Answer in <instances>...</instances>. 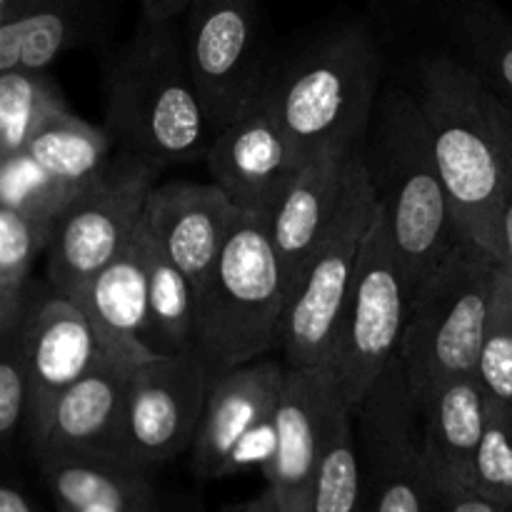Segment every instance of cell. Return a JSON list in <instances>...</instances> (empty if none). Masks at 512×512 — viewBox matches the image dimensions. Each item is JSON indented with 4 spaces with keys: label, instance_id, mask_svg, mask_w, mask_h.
Returning a JSON list of instances; mask_svg holds the SVG:
<instances>
[{
    "label": "cell",
    "instance_id": "cell-1",
    "mask_svg": "<svg viewBox=\"0 0 512 512\" xmlns=\"http://www.w3.org/2000/svg\"><path fill=\"white\" fill-rule=\"evenodd\" d=\"M410 90L428 120L458 233L500 260V220L512 195V113L450 50L420 55Z\"/></svg>",
    "mask_w": 512,
    "mask_h": 512
},
{
    "label": "cell",
    "instance_id": "cell-36",
    "mask_svg": "<svg viewBox=\"0 0 512 512\" xmlns=\"http://www.w3.org/2000/svg\"><path fill=\"white\" fill-rule=\"evenodd\" d=\"M500 263L512 278V195L505 200L503 220H500Z\"/></svg>",
    "mask_w": 512,
    "mask_h": 512
},
{
    "label": "cell",
    "instance_id": "cell-7",
    "mask_svg": "<svg viewBox=\"0 0 512 512\" xmlns=\"http://www.w3.org/2000/svg\"><path fill=\"white\" fill-rule=\"evenodd\" d=\"M158 178L150 165L113 155L108 173L60 210L45 250V273L55 293L78 298L128 248L143 225L145 203Z\"/></svg>",
    "mask_w": 512,
    "mask_h": 512
},
{
    "label": "cell",
    "instance_id": "cell-9",
    "mask_svg": "<svg viewBox=\"0 0 512 512\" xmlns=\"http://www.w3.org/2000/svg\"><path fill=\"white\" fill-rule=\"evenodd\" d=\"M375 210L378 195L360 158L343 213L288 298L278 340L288 368L328 365Z\"/></svg>",
    "mask_w": 512,
    "mask_h": 512
},
{
    "label": "cell",
    "instance_id": "cell-3",
    "mask_svg": "<svg viewBox=\"0 0 512 512\" xmlns=\"http://www.w3.org/2000/svg\"><path fill=\"white\" fill-rule=\"evenodd\" d=\"M360 158L390 220L405 293L413 300L460 235L433 135L413 90L383 88Z\"/></svg>",
    "mask_w": 512,
    "mask_h": 512
},
{
    "label": "cell",
    "instance_id": "cell-11",
    "mask_svg": "<svg viewBox=\"0 0 512 512\" xmlns=\"http://www.w3.org/2000/svg\"><path fill=\"white\" fill-rule=\"evenodd\" d=\"M355 415L368 512H433L435 483L405 370L395 355Z\"/></svg>",
    "mask_w": 512,
    "mask_h": 512
},
{
    "label": "cell",
    "instance_id": "cell-32",
    "mask_svg": "<svg viewBox=\"0 0 512 512\" xmlns=\"http://www.w3.org/2000/svg\"><path fill=\"white\" fill-rule=\"evenodd\" d=\"M30 385L28 370H25L23 345L20 335L10 333L0 338V443L10 450L18 430L28 423Z\"/></svg>",
    "mask_w": 512,
    "mask_h": 512
},
{
    "label": "cell",
    "instance_id": "cell-38",
    "mask_svg": "<svg viewBox=\"0 0 512 512\" xmlns=\"http://www.w3.org/2000/svg\"><path fill=\"white\" fill-rule=\"evenodd\" d=\"M508 512H512V508H510V510H508Z\"/></svg>",
    "mask_w": 512,
    "mask_h": 512
},
{
    "label": "cell",
    "instance_id": "cell-33",
    "mask_svg": "<svg viewBox=\"0 0 512 512\" xmlns=\"http://www.w3.org/2000/svg\"><path fill=\"white\" fill-rule=\"evenodd\" d=\"M500 503L490 500L473 485L453 483L438 485L435 483V503L433 512H508Z\"/></svg>",
    "mask_w": 512,
    "mask_h": 512
},
{
    "label": "cell",
    "instance_id": "cell-22",
    "mask_svg": "<svg viewBox=\"0 0 512 512\" xmlns=\"http://www.w3.org/2000/svg\"><path fill=\"white\" fill-rule=\"evenodd\" d=\"M490 398L478 373L445 383L420 413L423 453L433 483L470 485L473 460L488 423Z\"/></svg>",
    "mask_w": 512,
    "mask_h": 512
},
{
    "label": "cell",
    "instance_id": "cell-16",
    "mask_svg": "<svg viewBox=\"0 0 512 512\" xmlns=\"http://www.w3.org/2000/svg\"><path fill=\"white\" fill-rule=\"evenodd\" d=\"M238 213L213 180H170L150 190L143 225L198 293L208 283Z\"/></svg>",
    "mask_w": 512,
    "mask_h": 512
},
{
    "label": "cell",
    "instance_id": "cell-4",
    "mask_svg": "<svg viewBox=\"0 0 512 512\" xmlns=\"http://www.w3.org/2000/svg\"><path fill=\"white\" fill-rule=\"evenodd\" d=\"M383 55L365 23H343L270 68L263 103L305 160L353 155L378 105Z\"/></svg>",
    "mask_w": 512,
    "mask_h": 512
},
{
    "label": "cell",
    "instance_id": "cell-18",
    "mask_svg": "<svg viewBox=\"0 0 512 512\" xmlns=\"http://www.w3.org/2000/svg\"><path fill=\"white\" fill-rule=\"evenodd\" d=\"M288 365L258 358L210 378L205 413L190 448L193 468L200 478L215 480L228 475V460L240 440L273 413L283 393Z\"/></svg>",
    "mask_w": 512,
    "mask_h": 512
},
{
    "label": "cell",
    "instance_id": "cell-25",
    "mask_svg": "<svg viewBox=\"0 0 512 512\" xmlns=\"http://www.w3.org/2000/svg\"><path fill=\"white\" fill-rule=\"evenodd\" d=\"M113 140L108 130L88 123L73 110L45 125L23 155H28L50 180L80 193L103 178L113 163Z\"/></svg>",
    "mask_w": 512,
    "mask_h": 512
},
{
    "label": "cell",
    "instance_id": "cell-35",
    "mask_svg": "<svg viewBox=\"0 0 512 512\" xmlns=\"http://www.w3.org/2000/svg\"><path fill=\"white\" fill-rule=\"evenodd\" d=\"M0 512H35V508L18 483H3V488H0Z\"/></svg>",
    "mask_w": 512,
    "mask_h": 512
},
{
    "label": "cell",
    "instance_id": "cell-31",
    "mask_svg": "<svg viewBox=\"0 0 512 512\" xmlns=\"http://www.w3.org/2000/svg\"><path fill=\"white\" fill-rule=\"evenodd\" d=\"M470 485L503 508H512V405L490 400Z\"/></svg>",
    "mask_w": 512,
    "mask_h": 512
},
{
    "label": "cell",
    "instance_id": "cell-30",
    "mask_svg": "<svg viewBox=\"0 0 512 512\" xmlns=\"http://www.w3.org/2000/svg\"><path fill=\"white\" fill-rule=\"evenodd\" d=\"M478 378L490 400L512 405V278L500 263L490 295Z\"/></svg>",
    "mask_w": 512,
    "mask_h": 512
},
{
    "label": "cell",
    "instance_id": "cell-37",
    "mask_svg": "<svg viewBox=\"0 0 512 512\" xmlns=\"http://www.w3.org/2000/svg\"><path fill=\"white\" fill-rule=\"evenodd\" d=\"M0 3H5V0H0Z\"/></svg>",
    "mask_w": 512,
    "mask_h": 512
},
{
    "label": "cell",
    "instance_id": "cell-14",
    "mask_svg": "<svg viewBox=\"0 0 512 512\" xmlns=\"http://www.w3.org/2000/svg\"><path fill=\"white\" fill-rule=\"evenodd\" d=\"M350 408L328 365L288 368L275 403V453L263 468L265 498L275 512H310L315 473L325 438L338 413Z\"/></svg>",
    "mask_w": 512,
    "mask_h": 512
},
{
    "label": "cell",
    "instance_id": "cell-15",
    "mask_svg": "<svg viewBox=\"0 0 512 512\" xmlns=\"http://www.w3.org/2000/svg\"><path fill=\"white\" fill-rule=\"evenodd\" d=\"M305 163L308 160L298 153L263 100L218 130L205 155L210 180L230 203L248 218L265 223H270Z\"/></svg>",
    "mask_w": 512,
    "mask_h": 512
},
{
    "label": "cell",
    "instance_id": "cell-29",
    "mask_svg": "<svg viewBox=\"0 0 512 512\" xmlns=\"http://www.w3.org/2000/svg\"><path fill=\"white\" fill-rule=\"evenodd\" d=\"M310 512H368L353 408L340 410L330 425L315 473Z\"/></svg>",
    "mask_w": 512,
    "mask_h": 512
},
{
    "label": "cell",
    "instance_id": "cell-24",
    "mask_svg": "<svg viewBox=\"0 0 512 512\" xmlns=\"http://www.w3.org/2000/svg\"><path fill=\"white\" fill-rule=\"evenodd\" d=\"M450 53L512 113V18L495 0H445Z\"/></svg>",
    "mask_w": 512,
    "mask_h": 512
},
{
    "label": "cell",
    "instance_id": "cell-28",
    "mask_svg": "<svg viewBox=\"0 0 512 512\" xmlns=\"http://www.w3.org/2000/svg\"><path fill=\"white\" fill-rule=\"evenodd\" d=\"M53 223L0 203V338L23 320L30 298V273L48 250Z\"/></svg>",
    "mask_w": 512,
    "mask_h": 512
},
{
    "label": "cell",
    "instance_id": "cell-12",
    "mask_svg": "<svg viewBox=\"0 0 512 512\" xmlns=\"http://www.w3.org/2000/svg\"><path fill=\"white\" fill-rule=\"evenodd\" d=\"M210 373L195 350L155 355L130 368L118 460L150 473L193 448Z\"/></svg>",
    "mask_w": 512,
    "mask_h": 512
},
{
    "label": "cell",
    "instance_id": "cell-23",
    "mask_svg": "<svg viewBox=\"0 0 512 512\" xmlns=\"http://www.w3.org/2000/svg\"><path fill=\"white\" fill-rule=\"evenodd\" d=\"M55 512H160L150 473L98 455L40 460Z\"/></svg>",
    "mask_w": 512,
    "mask_h": 512
},
{
    "label": "cell",
    "instance_id": "cell-8",
    "mask_svg": "<svg viewBox=\"0 0 512 512\" xmlns=\"http://www.w3.org/2000/svg\"><path fill=\"white\" fill-rule=\"evenodd\" d=\"M408 308L410 300L405 293L398 248L388 215L378 200L328 360L345 403L353 410L373 388L385 365L398 355Z\"/></svg>",
    "mask_w": 512,
    "mask_h": 512
},
{
    "label": "cell",
    "instance_id": "cell-19",
    "mask_svg": "<svg viewBox=\"0 0 512 512\" xmlns=\"http://www.w3.org/2000/svg\"><path fill=\"white\" fill-rule=\"evenodd\" d=\"M148 230L140 225L128 248L73 298L88 315L108 358L133 365L155 358L148 345Z\"/></svg>",
    "mask_w": 512,
    "mask_h": 512
},
{
    "label": "cell",
    "instance_id": "cell-21",
    "mask_svg": "<svg viewBox=\"0 0 512 512\" xmlns=\"http://www.w3.org/2000/svg\"><path fill=\"white\" fill-rule=\"evenodd\" d=\"M103 0H5L0 3V73L48 70L60 55L98 35Z\"/></svg>",
    "mask_w": 512,
    "mask_h": 512
},
{
    "label": "cell",
    "instance_id": "cell-2",
    "mask_svg": "<svg viewBox=\"0 0 512 512\" xmlns=\"http://www.w3.org/2000/svg\"><path fill=\"white\" fill-rule=\"evenodd\" d=\"M105 125L115 155L158 173L205 160L213 128L195 90L175 20L140 13L103 65Z\"/></svg>",
    "mask_w": 512,
    "mask_h": 512
},
{
    "label": "cell",
    "instance_id": "cell-34",
    "mask_svg": "<svg viewBox=\"0 0 512 512\" xmlns=\"http://www.w3.org/2000/svg\"><path fill=\"white\" fill-rule=\"evenodd\" d=\"M193 0H140V13L160 20H175L185 15Z\"/></svg>",
    "mask_w": 512,
    "mask_h": 512
},
{
    "label": "cell",
    "instance_id": "cell-10",
    "mask_svg": "<svg viewBox=\"0 0 512 512\" xmlns=\"http://www.w3.org/2000/svg\"><path fill=\"white\" fill-rule=\"evenodd\" d=\"M183 45L213 135L263 100L270 65L258 0H193Z\"/></svg>",
    "mask_w": 512,
    "mask_h": 512
},
{
    "label": "cell",
    "instance_id": "cell-5",
    "mask_svg": "<svg viewBox=\"0 0 512 512\" xmlns=\"http://www.w3.org/2000/svg\"><path fill=\"white\" fill-rule=\"evenodd\" d=\"M288 295L268 223L238 213L208 283L195 293V353L210 378L278 350Z\"/></svg>",
    "mask_w": 512,
    "mask_h": 512
},
{
    "label": "cell",
    "instance_id": "cell-26",
    "mask_svg": "<svg viewBox=\"0 0 512 512\" xmlns=\"http://www.w3.org/2000/svg\"><path fill=\"white\" fill-rule=\"evenodd\" d=\"M70 113L63 90L45 70L15 68L0 73V155L5 160L20 158L30 140Z\"/></svg>",
    "mask_w": 512,
    "mask_h": 512
},
{
    "label": "cell",
    "instance_id": "cell-20",
    "mask_svg": "<svg viewBox=\"0 0 512 512\" xmlns=\"http://www.w3.org/2000/svg\"><path fill=\"white\" fill-rule=\"evenodd\" d=\"M128 365L103 358L65 390L55 405L48 438L35 460L55 455H98L118 460L120 430L128 398Z\"/></svg>",
    "mask_w": 512,
    "mask_h": 512
},
{
    "label": "cell",
    "instance_id": "cell-6",
    "mask_svg": "<svg viewBox=\"0 0 512 512\" xmlns=\"http://www.w3.org/2000/svg\"><path fill=\"white\" fill-rule=\"evenodd\" d=\"M498 268L493 253L458 235L410 300L398 358L418 410L445 383L478 373Z\"/></svg>",
    "mask_w": 512,
    "mask_h": 512
},
{
    "label": "cell",
    "instance_id": "cell-27",
    "mask_svg": "<svg viewBox=\"0 0 512 512\" xmlns=\"http://www.w3.org/2000/svg\"><path fill=\"white\" fill-rule=\"evenodd\" d=\"M148 345L155 355L195 350V288L148 233Z\"/></svg>",
    "mask_w": 512,
    "mask_h": 512
},
{
    "label": "cell",
    "instance_id": "cell-17",
    "mask_svg": "<svg viewBox=\"0 0 512 512\" xmlns=\"http://www.w3.org/2000/svg\"><path fill=\"white\" fill-rule=\"evenodd\" d=\"M358 163L360 150L353 155L328 153L308 160L270 218V238L288 280V293H293L313 255L343 213Z\"/></svg>",
    "mask_w": 512,
    "mask_h": 512
},
{
    "label": "cell",
    "instance_id": "cell-13",
    "mask_svg": "<svg viewBox=\"0 0 512 512\" xmlns=\"http://www.w3.org/2000/svg\"><path fill=\"white\" fill-rule=\"evenodd\" d=\"M28 370V445L38 458L48 438L55 405L100 358L103 348L88 315L75 300L53 288H30L28 308L15 328Z\"/></svg>",
    "mask_w": 512,
    "mask_h": 512
}]
</instances>
